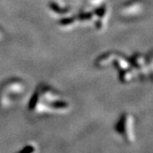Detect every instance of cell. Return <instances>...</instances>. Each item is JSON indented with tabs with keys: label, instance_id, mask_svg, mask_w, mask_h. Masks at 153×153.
I'll return each instance as SVG.
<instances>
[{
	"label": "cell",
	"instance_id": "cell-1",
	"mask_svg": "<svg viewBox=\"0 0 153 153\" xmlns=\"http://www.w3.org/2000/svg\"><path fill=\"white\" fill-rule=\"evenodd\" d=\"M115 130L124 139L126 142L132 143L134 140V118L132 115L124 113L122 115L115 127Z\"/></svg>",
	"mask_w": 153,
	"mask_h": 153
},
{
	"label": "cell",
	"instance_id": "cell-2",
	"mask_svg": "<svg viewBox=\"0 0 153 153\" xmlns=\"http://www.w3.org/2000/svg\"><path fill=\"white\" fill-rule=\"evenodd\" d=\"M132 60L134 63L133 67L135 70V74L137 76L143 78L148 77L146 56H145L142 54H136L133 57Z\"/></svg>",
	"mask_w": 153,
	"mask_h": 153
},
{
	"label": "cell",
	"instance_id": "cell-3",
	"mask_svg": "<svg viewBox=\"0 0 153 153\" xmlns=\"http://www.w3.org/2000/svg\"><path fill=\"white\" fill-rule=\"evenodd\" d=\"M146 62H147L148 77H150V79L153 81V51L146 56Z\"/></svg>",
	"mask_w": 153,
	"mask_h": 153
},
{
	"label": "cell",
	"instance_id": "cell-4",
	"mask_svg": "<svg viewBox=\"0 0 153 153\" xmlns=\"http://www.w3.org/2000/svg\"><path fill=\"white\" fill-rule=\"evenodd\" d=\"M35 152V149L32 146H27L25 148H23L19 153H33Z\"/></svg>",
	"mask_w": 153,
	"mask_h": 153
}]
</instances>
